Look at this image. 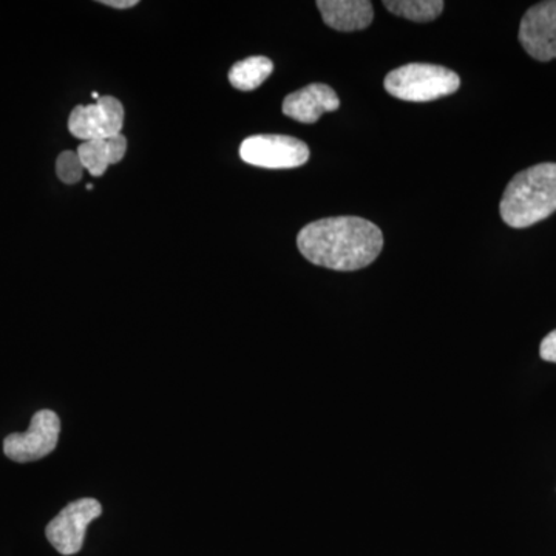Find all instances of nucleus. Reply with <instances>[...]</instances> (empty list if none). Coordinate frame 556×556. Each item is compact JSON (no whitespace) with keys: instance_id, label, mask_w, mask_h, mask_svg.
<instances>
[{"instance_id":"1","label":"nucleus","mask_w":556,"mask_h":556,"mask_svg":"<svg viewBox=\"0 0 556 556\" xmlns=\"http://www.w3.org/2000/svg\"><path fill=\"white\" fill-rule=\"evenodd\" d=\"M298 248L313 265L353 273L376 262L383 249V233L365 218H324L300 230Z\"/></svg>"},{"instance_id":"2","label":"nucleus","mask_w":556,"mask_h":556,"mask_svg":"<svg viewBox=\"0 0 556 556\" xmlns=\"http://www.w3.org/2000/svg\"><path fill=\"white\" fill-rule=\"evenodd\" d=\"M507 226L525 229L556 212V163L536 164L508 182L500 204Z\"/></svg>"},{"instance_id":"3","label":"nucleus","mask_w":556,"mask_h":556,"mask_svg":"<svg viewBox=\"0 0 556 556\" xmlns=\"http://www.w3.org/2000/svg\"><path fill=\"white\" fill-rule=\"evenodd\" d=\"M383 86L397 100L428 102L456 93L460 78L441 65L408 64L388 73Z\"/></svg>"},{"instance_id":"4","label":"nucleus","mask_w":556,"mask_h":556,"mask_svg":"<svg viewBox=\"0 0 556 556\" xmlns=\"http://www.w3.org/2000/svg\"><path fill=\"white\" fill-rule=\"evenodd\" d=\"M240 159L262 169H294L308 163L309 148L287 135H254L241 142Z\"/></svg>"},{"instance_id":"5","label":"nucleus","mask_w":556,"mask_h":556,"mask_svg":"<svg viewBox=\"0 0 556 556\" xmlns=\"http://www.w3.org/2000/svg\"><path fill=\"white\" fill-rule=\"evenodd\" d=\"M61 419L51 409H40L31 417L25 433H13L3 441V453L14 463H33L54 452L60 442Z\"/></svg>"},{"instance_id":"6","label":"nucleus","mask_w":556,"mask_h":556,"mask_svg":"<svg viewBox=\"0 0 556 556\" xmlns=\"http://www.w3.org/2000/svg\"><path fill=\"white\" fill-rule=\"evenodd\" d=\"M101 514V504L93 497L73 501L47 526L46 535L51 546L64 556L78 554L86 540L87 527Z\"/></svg>"},{"instance_id":"7","label":"nucleus","mask_w":556,"mask_h":556,"mask_svg":"<svg viewBox=\"0 0 556 556\" xmlns=\"http://www.w3.org/2000/svg\"><path fill=\"white\" fill-rule=\"evenodd\" d=\"M123 127L124 108L113 97H101L97 104L76 105L70 113V134L84 142L116 137Z\"/></svg>"},{"instance_id":"8","label":"nucleus","mask_w":556,"mask_h":556,"mask_svg":"<svg viewBox=\"0 0 556 556\" xmlns=\"http://www.w3.org/2000/svg\"><path fill=\"white\" fill-rule=\"evenodd\" d=\"M519 42L533 60H556V0L527 10L519 25Z\"/></svg>"},{"instance_id":"9","label":"nucleus","mask_w":556,"mask_h":556,"mask_svg":"<svg viewBox=\"0 0 556 556\" xmlns=\"http://www.w3.org/2000/svg\"><path fill=\"white\" fill-rule=\"evenodd\" d=\"M340 108L338 93L327 84H309L305 89L288 94L283 101L285 115L303 124H314L321 115Z\"/></svg>"},{"instance_id":"10","label":"nucleus","mask_w":556,"mask_h":556,"mask_svg":"<svg viewBox=\"0 0 556 556\" xmlns=\"http://www.w3.org/2000/svg\"><path fill=\"white\" fill-rule=\"evenodd\" d=\"M317 9L325 24L338 31L365 30L375 17L368 0H318Z\"/></svg>"},{"instance_id":"11","label":"nucleus","mask_w":556,"mask_h":556,"mask_svg":"<svg viewBox=\"0 0 556 556\" xmlns=\"http://www.w3.org/2000/svg\"><path fill=\"white\" fill-rule=\"evenodd\" d=\"M127 152V139L123 134L108 139L86 141L78 148V155L84 169L91 177H102L113 164H118Z\"/></svg>"},{"instance_id":"12","label":"nucleus","mask_w":556,"mask_h":556,"mask_svg":"<svg viewBox=\"0 0 556 556\" xmlns=\"http://www.w3.org/2000/svg\"><path fill=\"white\" fill-rule=\"evenodd\" d=\"M274 64L269 58L251 56L237 62L229 72V83L233 89L252 91L258 89L273 75Z\"/></svg>"},{"instance_id":"13","label":"nucleus","mask_w":556,"mask_h":556,"mask_svg":"<svg viewBox=\"0 0 556 556\" xmlns=\"http://www.w3.org/2000/svg\"><path fill=\"white\" fill-rule=\"evenodd\" d=\"M390 13L413 22H431L441 16L445 3L442 0H386Z\"/></svg>"},{"instance_id":"14","label":"nucleus","mask_w":556,"mask_h":556,"mask_svg":"<svg viewBox=\"0 0 556 556\" xmlns=\"http://www.w3.org/2000/svg\"><path fill=\"white\" fill-rule=\"evenodd\" d=\"M84 164L78 152H62L56 161V174L65 185H76L83 178Z\"/></svg>"},{"instance_id":"15","label":"nucleus","mask_w":556,"mask_h":556,"mask_svg":"<svg viewBox=\"0 0 556 556\" xmlns=\"http://www.w3.org/2000/svg\"><path fill=\"white\" fill-rule=\"evenodd\" d=\"M540 356L543 361L556 364V329L543 339L540 346Z\"/></svg>"},{"instance_id":"16","label":"nucleus","mask_w":556,"mask_h":556,"mask_svg":"<svg viewBox=\"0 0 556 556\" xmlns=\"http://www.w3.org/2000/svg\"><path fill=\"white\" fill-rule=\"evenodd\" d=\"M102 5L112 7V9L127 10L138 5V0H101Z\"/></svg>"},{"instance_id":"17","label":"nucleus","mask_w":556,"mask_h":556,"mask_svg":"<svg viewBox=\"0 0 556 556\" xmlns=\"http://www.w3.org/2000/svg\"><path fill=\"white\" fill-rule=\"evenodd\" d=\"M91 98H93V100H101L100 93H98V91H93V93H91Z\"/></svg>"}]
</instances>
